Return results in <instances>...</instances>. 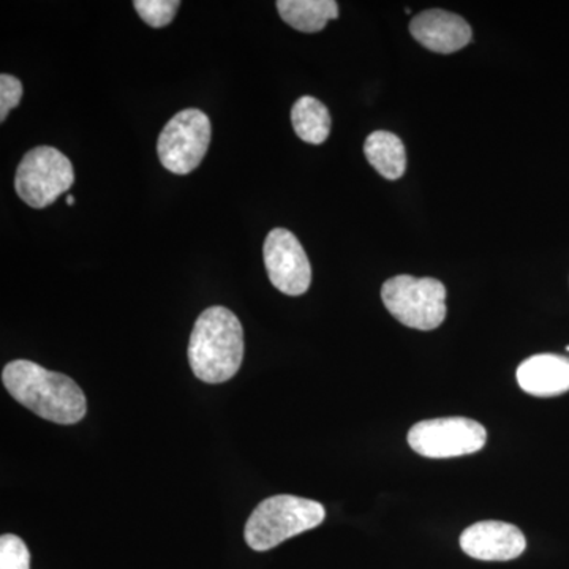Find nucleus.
<instances>
[{
    "label": "nucleus",
    "instance_id": "nucleus-1",
    "mask_svg": "<svg viewBox=\"0 0 569 569\" xmlns=\"http://www.w3.org/2000/svg\"><path fill=\"white\" fill-rule=\"evenodd\" d=\"M2 381L17 402L56 425H77L88 411L84 392L77 381L37 362L26 359L9 362L3 367Z\"/></svg>",
    "mask_w": 569,
    "mask_h": 569
},
{
    "label": "nucleus",
    "instance_id": "nucleus-2",
    "mask_svg": "<svg viewBox=\"0 0 569 569\" xmlns=\"http://www.w3.org/2000/svg\"><path fill=\"white\" fill-rule=\"evenodd\" d=\"M187 355L198 380L211 385L231 380L244 359L241 321L224 307H209L193 326Z\"/></svg>",
    "mask_w": 569,
    "mask_h": 569
},
{
    "label": "nucleus",
    "instance_id": "nucleus-3",
    "mask_svg": "<svg viewBox=\"0 0 569 569\" xmlns=\"http://www.w3.org/2000/svg\"><path fill=\"white\" fill-rule=\"evenodd\" d=\"M325 518V507L316 500L296 496L269 497L247 520L246 542L250 549L266 552L287 539L317 529Z\"/></svg>",
    "mask_w": 569,
    "mask_h": 569
},
{
    "label": "nucleus",
    "instance_id": "nucleus-4",
    "mask_svg": "<svg viewBox=\"0 0 569 569\" xmlns=\"http://www.w3.org/2000/svg\"><path fill=\"white\" fill-rule=\"evenodd\" d=\"M381 299L397 321L419 331H432L447 318V288L432 277H392L381 288Z\"/></svg>",
    "mask_w": 569,
    "mask_h": 569
},
{
    "label": "nucleus",
    "instance_id": "nucleus-5",
    "mask_svg": "<svg viewBox=\"0 0 569 569\" xmlns=\"http://www.w3.org/2000/svg\"><path fill=\"white\" fill-rule=\"evenodd\" d=\"M74 182L70 159L51 146H39L22 157L14 176L18 197L33 209H44Z\"/></svg>",
    "mask_w": 569,
    "mask_h": 569
},
{
    "label": "nucleus",
    "instance_id": "nucleus-6",
    "mask_svg": "<svg viewBox=\"0 0 569 569\" xmlns=\"http://www.w3.org/2000/svg\"><path fill=\"white\" fill-rule=\"evenodd\" d=\"M211 144V121L206 112L189 108L163 127L157 141L160 162L174 174H189L203 162Z\"/></svg>",
    "mask_w": 569,
    "mask_h": 569
},
{
    "label": "nucleus",
    "instance_id": "nucleus-7",
    "mask_svg": "<svg viewBox=\"0 0 569 569\" xmlns=\"http://www.w3.org/2000/svg\"><path fill=\"white\" fill-rule=\"evenodd\" d=\"M486 441L485 426L462 417L427 419L408 432L410 448L429 459L473 455L485 447Z\"/></svg>",
    "mask_w": 569,
    "mask_h": 569
},
{
    "label": "nucleus",
    "instance_id": "nucleus-8",
    "mask_svg": "<svg viewBox=\"0 0 569 569\" xmlns=\"http://www.w3.org/2000/svg\"><path fill=\"white\" fill-rule=\"evenodd\" d=\"M266 271L277 290L288 296H301L312 282V266L305 247L293 233L276 228L263 247Z\"/></svg>",
    "mask_w": 569,
    "mask_h": 569
},
{
    "label": "nucleus",
    "instance_id": "nucleus-9",
    "mask_svg": "<svg viewBox=\"0 0 569 569\" xmlns=\"http://www.w3.org/2000/svg\"><path fill=\"white\" fill-rule=\"evenodd\" d=\"M460 548L471 559L509 561L522 556L527 539L511 523L485 520L463 530L460 535Z\"/></svg>",
    "mask_w": 569,
    "mask_h": 569
},
{
    "label": "nucleus",
    "instance_id": "nucleus-10",
    "mask_svg": "<svg viewBox=\"0 0 569 569\" xmlns=\"http://www.w3.org/2000/svg\"><path fill=\"white\" fill-rule=\"evenodd\" d=\"M413 39L422 47L440 54H451L471 41L470 24L451 11L433 9L417 14L410 22Z\"/></svg>",
    "mask_w": 569,
    "mask_h": 569
},
{
    "label": "nucleus",
    "instance_id": "nucleus-11",
    "mask_svg": "<svg viewBox=\"0 0 569 569\" xmlns=\"http://www.w3.org/2000/svg\"><path fill=\"white\" fill-rule=\"evenodd\" d=\"M519 387L535 397H556L569 391V359L559 355H537L518 369Z\"/></svg>",
    "mask_w": 569,
    "mask_h": 569
},
{
    "label": "nucleus",
    "instance_id": "nucleus-12",
    "mask_svg": "<svg viewBox=\"0 0 569 569\" xmlns=\"http://www.w3.org/2000/svg\"><path fill=\"white\" fill-rule=\"evenodd\" d=\"M276 6L282 20L299 32L323 31L328 21L339 18L335 0H279Z\"/></svg>",
    "mask_w": 569,
    "mask_h": 569
},
{
    "label": "nucleus",
    "instance_id": "nucleus-13",
    "mask_svg": "<svg viewBox=\"0 0 569 569\" xmlns=\"http://www.w3.org/2000/svg\"><path fill=\"white\" fill-rule=\"evenodd\" d=\"M365 153L369 163L389 181H397L406 174V146L395 133L385 130L370 133L365 142Z\"/></svg>",
    "mask_w": 569,
    "mask_h": 569
},
{
    "label": "nucleus",
    "instance_id": "nucleus-14",
    "mask_svg": "<svg viewBox=\"0 0 569 569\" xmlns=\"http://www.w3.org/2000/svg\"><path fill=\"white\" fill-rule=\"evenodd\" d=\"M291 123L296 134L309 144H321L331 132V114L316 97H301L293 104Z\"/></svg>",
    "mask_w": 569,
    "mask_h": 569
},
{
    "label": "nucleus",
    "instance_id": "nucleus-15",
    "mask_svg": "<svg viewBox=\"0 0 569 569\" xmlns=\"http://www.w3.org/2000/svg\"><path fill=\"white\" fill-rule=\"evenodd\" d=\"M134 10L151 28H164L173 22L181 2L179 0H134Z\"/></svg>",
    "mask_w": 569,
    "mask_h": 569
},
{
    "label": "nucleus",
    "instance_id": "nucleus-16",
    "mask_svg": "<svg viewBox=\"0 0 569 569\" xmlns=\"http://www.w3.org/2000/svg\"><path fill=\"white\" fill-rule=\"evenodd\" d=\"M0 569H31V552L17 535L0 538Z\"/></svg>",
    "mask_w": 569,
    "mask_h": 569
},
{
    "label": "nucleus",
    "instance_id": "nucleus-17",
    "mask_svg": "<svg viewBox=\"0 0 569 569\" xmlns=\"http://www.w3.org/2000/svg\"><path fill=\"white\" fill-rule=\"evenodd\" d=\"M22 84L13 74H0V122H6L9 112L20 104Z\"/></svg>",
    "mask_w": 569,
    "mask_h": 569
},
{
    "label": "nucleus",
    "instance_id": "nucleus-18",
    "mask_svg": "<svg viewBox=\"0 0 569 569\" xmlns=\"http://www.w3.org/2000/svg\"><path fill=\"white\" fill-rule=\"evenodd\" d=\"M67 204H70V206L74 204V198L71 197V194H70V197H67Z\"/></svg>",
    "mask_w": 569,
    "mask_h": 569
}]
</instances>
